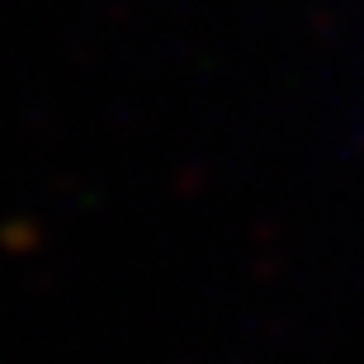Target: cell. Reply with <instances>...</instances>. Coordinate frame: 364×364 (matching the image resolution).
Here are the masks:
<instances>
[]
</instances>
